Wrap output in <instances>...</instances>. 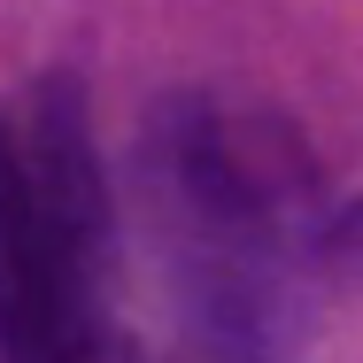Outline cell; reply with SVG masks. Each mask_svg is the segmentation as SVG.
Segmentation results:
<instances>
[{
  "label": "cell",
  "mask_w": 363,
  "mask_h": 363,
  "mask_svg": "<svg viewBox=\"0 0 363 363\" xmlns=\"http://www.w3.org/2000/svg\"><path fill=\"white\" fill-rule=\"evenodd\" d=\"M178 317L209 363H301L309 279L333 247L279 132L217 101H162L140 147Z\"/></svg>",
  "instance_id": "cell-1"
},
{
  "label": "cell",
  "mask_w": 363,
  "mask_h": 363,
  "mask_svg": "<svg viewBox=\"0 0 363 363\" xmlns=\"http://www.w3.org/2000/svg\"><path fill=\"white\" fill-rule=\"evenodd\" d=\"M0 363H140L108 325V194L70 77L39 85L31 140L0 124Z\"/></svg>",
  "instance_id": "cell-2"
}]
</instances>
